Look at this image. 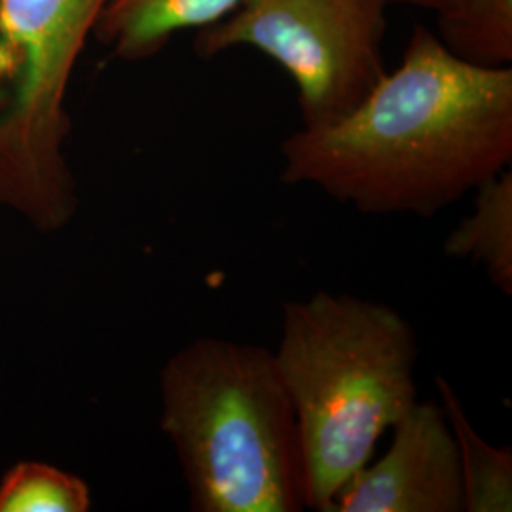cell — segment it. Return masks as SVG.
I'll return each instance as SVG.
<instances>
[{
	"label": "cell",
	"instance_id": "cell-5",
	"mask_svg": "<svg viewBox=\"0 0 512 512\" xmlns=\"http://www.w3.org/2000/svg\"><path fill=\"white\" fill-rule=\"evenodd\" d=\"M385 0H245L200 29L202 57L253 48L270 57L296 86L304 128L340 120L387 74Z\"/></svg>",
	"mask_w": 512,
	"mask_h": 512
},
{
	"label": "cell",
	"instance_id": "cell-6",
	"mask_svg": "<svg viewBox=\"0 0 512 512\" xmlns=\"http://www.w3.org/2000/svg\"><path fill=\"white\" fill-rule=\"evenodd\" d=\"M391 431L387 452L349 478L334 512H463L458 444L442 406L418 399Z\"/></svg>",
	"mask_w": 512,
	"mask_h": 512
},
{
	"label": "cell",
	"instance_id": "cell-2",
	"mask_svg": "<svg viewBox=\"0 0 512 512\" xmlns=\"http://www.w3.org/2000/svg\"><path fill=\"white\" fill-rule=\"evenodd\" d=\"M275 366L293 404L308 509L334 501L418 401L412 325L391 306L327 291L285 302Z\"/></svg>",
	"mask_w": 512,
	"mask_h": 512
},
{
	"label": "cell",
	"instance_id": "cell-10",
	"mask_svg": "<svg viewBox=\"0 0 512 512\" xmlns=\"http://www.w3.org/2000/svg\"><path fill=\"white\" fill-rule=\"evenodd\" d=\"M442 46L476 67H512V0H454L437 14Z\"/></svg>",
	"mask_w": 512,
	"mask_h": 512
},
{
	"label": "cell",
	"instance_id": "cell-3",
	"mask_svg": "<svg viewBox=\"0 0 512 512\" xmlns=\"http://www.w3.org/2000/svg\"><path fill=\"white\" fill-rule=\"evenodd\" d=\"M162 431L192 511L300 512L306 471L272 349L202 336L160 374Z\"/></svg>",
	"mask_w": 512,
	"mask_h": 512
},
{
	"label": "cell",
	"instance_id": "cell-11",
	"mask_svg": "<svg viewBox=\"0 0 512 512\" xmlns=\"http://www.w3.org/2000/svg\"><path fill=\"white\" fill-rule=\"evenodd\" d=\"M88 484L57 467L21 461L0 482V512H86Z\"/></svg>",
	"mask_w": 512,
	"mask_h": 512
},
{
	"label": "cell",
	"instance_id": "cell-4",
	"mask_svg": "<svg viewBox=\"0 0 512 512\" xmlns=\"http://www.w3.org/2000/svg\"><path fill=\"white\" fill-rule=\"evenodd\" d=\"M107 0H0V205L40 232L78 209L67 92Z\"/></svg>",
	"mask_w": 512,
	"mask_h": 512
},
{
	"label": "cell",
	"instance_id": "cell-12",
	"mask_svg": "<svg viewBox=\"0 0 512 512\" xmlns=\"http://www.w3.org/2000/svg\"><path fill=\"white\" fill-rule=\"evenodd\" d=\"M454 0H385L387 6L391 4H401V6H412V8H421V10H431L439 14L446 10Z\"/></svg>",
	"mask_w": 512,
	"mask_h": 512
},
{
	"label": "cell",
	"instance_id": "cell-7",
	"mask_svg": "<svg viewBox=\"0 0 512 512\" xmlns=\"http://www.w3.org/2000/svg\"><path fill=\"white\" fill-rule=\"evenodd\" d=\"M245 0H107L93 37L124 61L160 54L183 31L232 16Z\"/></svg>",
	"mask_w": 512,
	"mask_h": 512
},
{
	"label": "cell",
	"instance_id": "cell-8",
	"mask_svg": "<svg viewBox=\"0 0 512 512\" xmlns=\"http://www.w3.org/2000/svg\"><path fill=\"white\" fill-rule=\"evenodd\" d=\"M473 213L444 241L446 255L480 266L499 293L512 294V173L478 186Z\"/></svg>",
	"mask_w": 512,
	"mask_h": 512
},
{
	"label": "cell",
	"instance_id": "cell-9",
	"mask_svg": "<svg viewBox=\"0 0 512 512\" xmlns=\"http://www.w3.org/2000/svg\"><path fill=\"white\" fill-rule=\"evenodd\" d=\"M435 384L440 406L458 444L463 512H511V446H494L476 431L456 389L444 376H437Z\"/></svg>",
	"mask_w": 512,
	"mask_h": 512
},
{
	"label": "cell",
	"instance_id": "cell-1",
	"mask_svg": "<svg viewBox=\"0 0 512 512\" xmlns=\"http://www.w3.org/2000/svg\"><path fill=\"white\" fill-rule=\"evenodd\" d=\"M279 154L285 184H308L366 215L433 219L509 169L512 67L461 61L414 25L401 65L361 105L296 129Z\"/></svg>",
	"mask_w": 512,
	"mask_h": 512
}]
</instances>
